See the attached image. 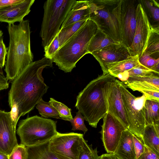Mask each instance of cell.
Listing matches in <instances>:
<instances>
[{"label":"cell","mask_w":159,"mask_h":159,"mask_svg":"<svg viewBox=\"0 0 159 159\" xmlns=\"http://www.w3.org/2000/svg\"><path fill=\"white\" fill-rule=\"evenodd\" d=\"M137 159H159V157L150 149L145 146L143 153Z\"/></svg>","instance_id":"39"},{"label":"cell","mask_w":159,"mask_h":159,"mask_svg":"<svg viewBox=\"0 0 159 159\" xmlns=\"http://www.w3.org/2000/svg\"><path fill=\"white\" fill-rule=\"evenodd\" d=\"M87 20L80 21L60 28L57 35L60 47L75 34L84 25Z\"/></svg>","instance_id":"26"},{"label":"cell","mask_w":159,"mask_h":159,"mask_svg":"<svg viewBox=\"0 0 159 159\" xmlns=\"http://www.w3.org/2000/svg\"><path fill=\"white\" fill-rule=\"evenodd\" d=\"M100 133L107 153H113L120 139L122 133L127 129L111 114L107 113L103 118Z\"/></svg>","instance_id":"11"},{"label":"cell","mask_w":159,"mask_h":159,"mask_svg":"<svg viewBox=\"0 0 159 159\" xmlns=\"http://www.w3.org/2000/svg\"><path fill=\"white\" fill-rule=\"evenodd\" d=\"M139 56H130L127 58L120 61L105 64L107 74L110 73L116 78L119 74L133 68L140 63Z\"/></svg>","instance_id":"20"},{"label":"cell","mask_w":159,"mask_h":159,"mask_svg":"<svg viewBox=\"0 0 159 159\" xmlns=\"http://www.w3.org/2000/svg\"><path fill=\"white\" fill-rule=\"evenodd\" d=\"M34 0H24L22 2L0 9V22L14 24L20 22L30 11Z\"/></svg>","instance_id":"16"},{"label":"cell","mask_w":159,"mask_h":159,"mask_svg":"<svg viewBox=\"0 0 159 159\" xmlns=\"http://www.w3.org/2000/svg\"><path fill=\"white\" fill-rule=\"evenodd\" d=\"M139 61L140 64L151 70L155 65L159 64V58L155 59L144 53L139 58Z\"/></svg>","instance_id":"34"},{"label":"cell","mask_w":159,"mask_h":159,"mask_svg":"<svg viewBox=\"0 0 159 159\" xmlns=\"http://www.w3.org/2000/svg\"><path fill=\"white\" fill-rule=\"evenodd\" d=\"M39 114L45 118H60L59 114L57 110L49 103L42 99L35 106Z\"/></svg>","instance_id":"29"},{"label":"cell","mask_w":159,"mask_h":159,"mask_svg":"<svg viewBox=\"0 0 159 159\" xmlns=\"http://www.w3.org/2000/svg\"><path fill=\"white\" fill-rule=\"evenodd\" d=\"M136 26L133 42L128 49L130 56L138 55L139 58L144 51L151 27L140 2L136 9Z\"/></svg>","instance_id":"10"},{"label":"cell","mask_w":159,"mask_h":159,"mask_svg":"<svg viewBox=\"0 0 159 159\" xmlns=\"http://www.w3.org/2000/svg\"><path fill=\"white\" fill-rule=\"evenodd\" d=\"M98 29L89 19L84 25L56 52L51 60L66 73L71 72L78 61L88 54V47Z\"/></svg>","instance_id":"4"},{"label":"cell","mask_w":159,"mask_h":159,"mask_svg":"<svg viewBox=\"0 0 159 159\" xmlns=\"http://www.w3.org/2000/svg\"><path fill=\"white\" fill-rule=\"evenodd\" d=\"M133 141L136 153V159L143 153L145 145L142 137H139L133 134Z\"/></svg>","instance_id":"36"},{"label":"cell","mask_w":159,"mask_h":159,"mask_svg":"<svg viewBox=\"0 0 159 159\" xmlns=\"http://www.w3.org/2000/svg\"><path fill=\"white\" fill-rule=\"evenodd\" d=\"M139 1L122 0L120 22L121 43L127 48L132 45L136 26V12Z\"/></svg>","instance_id":"12"},{"label":"cell","mask_w":159,"mask_h":159,"mask_svg":"<svg viewBox=\"0 0 159 159\" xmlns=\"http://www.w3.org/2000/svg\"><path fill=\"white\" fill-rule=\"evenodd\" d=\"M119 89L128 124V130L136 136L142 137L145 126L144 105L146 97L143 94L135 97L119 82Z\"/></svg>","instance_id":"8"},{"label":"cell","mask_w":159,"mask_h":159,"mask_svg":"<svg viewBox=\"0 0 159 159\" xmlns=\"http://www.w3.org/2000/svg\"><path fill=\"white\" fill-rule=\"evenodd\" d=\"M83 136L81 134L58 132L49 141V149L59 159H77L84 139Z\"/></svg>","instance_id":"9"},{"label":"cell","mask_w":159,"mask_h":159,"mask_svg":"<svg viewBox=\"0 0 159 159\" xmlns=\"http://www.w3.org/2000/svg\"><path fill=\"white\" fill-rule=\"evenodd\" d=\"M8 80L3 74L2 68L0 67V90L8 88L9 83Z\"/></svg>","instance_id":"40"},{"label":"cell","mask_w":159,"mask_h":159,"mask_svg":"<svg viewBox=\"0 0 159 159\" xmlns=\"http://www.w3.org/2000/svg\"><path fill=\"white\" fill-rule=\"evenodd\" d=\"M52 61L45 57L32 62L12 81L8 102L13 123L32 110L46 93L48 87L44 82L42 72L52 66Z\"/></svg>","instance_id":"1"},{"label":"cell","mask_w":159,"mask_h":159,"mask_svg":"<svg viewBox=\"0 0 159 159\" xmlns=\"http://www.w3.org/2000/svg\"><path fill=\"white\" fill-rule=\"evenodd\" d=\"M0 159H8V156L0 152Z\"/></svg>","instance_id":"43"},{"label":"cell","mask_w":159,"mask_h":159,"mask_svg":"<svg viewBox=\"0 0 159 159\" xmlns=\"http://www.w3.org/2000/svg\"><path fill=\"white\" fill-rule=\"evenodd\" d=\"M49 142L39 145L26 147V159H59L49 151Z\"/></svg>","instance_id":"24"},{"label":"cell","mask_w":159,"mask_h":159,"mask_svg":"<svg viewBox=\"0 0 159 159\" xmlns=\"http://www.w3.org/2000/svg\"><path fill=\"white\" fill-rule=\"evenodd\" d=\"M116 79L109 73L102 74L91 81L77 97L75 106L92 127L96 128L107 112L108 91Z\"/></svg>","instance_id":"2"},{"label":"cell","mask_w":159,"mask_h":159,"mask_svg":"<svg viewBox=\"0 0 159 159\" xmlns=\"http://www.w3.org/2000/svg\"><path fill=\"white\" fill-rule=\"evenodd\" d=\"M8 49V48L6 47L2 39L0 41V67L2 68L5 65Z\"/></svg>","instance_id":"37"},{"label":"cell","mask_w":159,"mask_h":159,"mask_svg":"<svg viewBox=\"0 0 159 159\" xmlns=\"http://www.w3.org/2000/svg\"><path fill=\"white\" fill-rule=\"evenodd\" d=\"M9 43L5 71L8 80L12 81L33 62L30 47L29 21L23 20L18 25L7 26Z\"/></svg>","instance_id":"3"},{"label":"cell","mask_w":159,"mask_h":159,"mask_svg":"<svg viewBox=\"0 0 159 159\" xmlns=\"http://www.w3.org/2000/svg\"><path fill=\"white\" fill-rule=\"evenodd\" d=\"M24 0H0V9L21 3Z\"/></svg>","instance_id":"41"},{"label":"cell","mask_w":159,"mask_h":159,"mask_svg":"<svg viewBox=\"0 0 159 159\" xmlns=\"http://www.w3.org/2000/svg\"><path fill=\"white\" fill-rule=\"evenodd\" d=\"M113 154L120 159H136L133 134L128 129L122 132Z\"/></svg>","instance_id":"18"},{"label":"cell","mask_w":159,"mask_h":159,"mask_svg":"<svg viewBox=\"0 0 159 159\" xmlns=\"http://www.w3.org/2000/svg\"><path fill=\"white\" fill-rule=\"evenodd\" d=\"M77 1L48 0L45 2L40 33L44 49L50 45L57 35L61 25Z\"/></svg>","instance_id":"6"},{"label":"cell","mask_w":159,"mask_h":159,"mask_svg":"<svg viewBox=\"0 0 159 159\" xmlns=\"http://www.w3.org/2000/svg\"><path fill=\"white\" fill-rule=\"evenodd\" d=\"M142 138L145 146L159 157V125L146 126Z\"/></svg>","instance_id":"21"},{"label":"cell","mask_w":159,"mask_h":159,"mask_svg":"<svg viewBox=\"0 0 159 159\" xmlns=\"http://www.w3.org/2000/svg\"><path fill=\"white\" fill-rule=\"evenodd\" d=\"M58 111L61 119L69 121L73 118L71 109L61 102H59L52 98H50L48 102Z\"/></svg>","instance_id":"30"},{"label":"cell","mask_w":159,"mask_h":159,"mask_svg":"<svg viewBox=\"0 0 159 159\" xmlns=\"http://www.w3.org/2000/svg\"><path fill=\"white\" fill-rule=\"evenodd\" d=\"M139 92L144 94L146 100L159 102V91L155 90H141Z\"/></svg>","instance_id":"38"},{"label":"cell","mask_w":159,"mask_h":159,"mask_svg":"<svg viewBox=\"0 0 159 159\" xmlns=\"http://www.w3.org/2000/svg\"><path fill=\"white\" fill-rule=\"evenodd\" d=\"M57 121L35 116L21 120L16 130L20 144L26 147L49 142L57 134Z\"/></svg>","instance_id":"7"},{"label":"cell","mask_w":159,"mask_h":159,"mask_svg":"<svg viewBox=\"0 0 159 159\" xmlns=\"http://www.w3.org/2000/svg\"><path fill=\"white\" fill-rule=\"evenodd\" d=\"M3 33L2 30H0V41L3 39Z\"/></svg>","instance_id":"44"},{"label":"cell","mask_w":159,"mask_h":159,"mask_svg":"<svg viewBox=\"0 0 159 159\" xmlns=\"http://www.w3.org/2000/svg\"><path fill=\"white\" fill-rule=\"evenodd\" d=\"M97 29L89 42L88 50L89 53L100 50L111 44L119 43Z\"/></svg>","instance_id":"22"},{"label":"cell","mask_w":159,"mask_h":159,"mask_svg":"<svg viewBox=\"0 0 159 159\" xmlns=\"http://www.w3.org/2000/svg\"><path fill=\"white\" fill-rule=\"evenodd\" d=\"M90 9L88 0L77 1L70 9L61 28L72 23L89 19Z\"/></svg>","instance_id":"19"},{"label":"cell","mask_w":159,"mask_h":159,"mask_svg":"<svg viewBox=\"0 0 159 159\" xmlns=\"http://www.w3.org/2000/svg\"><path fill=\"white\" fill-rule=\"evenodd\" d=\"M143 53L149 55L155 59L159 58V26H152L151 25L145 48Z\"/></svg>","instance_id":"23"},{"label":"cell","mask_w":159,"mask_h":159,"mask_svg":"<svg viewBox=\"0 0 159 159\" xmlns=\"http://www.w3.org/2000/svg\"><path fill=\"white\" fill-rule=\"evenodd\" d=\"M122 0H88L89 19L98 29L114 41L121 43L120 13Z\"/></svg>","instance_id":"5"},{"label":"cell","mask_w":159,"mask_h":159,"mask_svg":"<svg viewBox=\"0 0 159 159\" xmlns=\"http://www.w3.org/2000/svg\"><path fill=\"white\" fill-rule=\"evenodd\" d=\"M60 48L59 42L57 35L50 45L44 49V57L51 60L56 52Z\"/></svg>","instance_id":"33"},{"label":"cell","mask_w":159,"mask_h":159,"mask_svg":"<svg viewBox=\"0 0 159 159\" xmlns=\"http://www.w3.org/2000/svg\"><path fill=\"white\" fill-rule=\"evenodd\" d=\"M10 112L0 110V152L9 156L18 144Z\"/></svg>","instance_id":"13"},{"label":"cell","mask_w":159,"mask_h":159,"mask_svg":"<svg viewBox=\"0 0 159 159\" xmlns=\"http://www.w3.org/2000/svg\"><path fill=\"white\" fill-rule=\"evenodd\" d=\"M27 152L26 147L23 145H18L8 156V159H26Z\"/></svg>","instance_id":"35"},{"label":"cell","mask_w":159,"mask_h":159,"mask_svg":"<svg viewBox=\"0 0 159 159\" xmlns=\"http://www.w3.org/2000/svg\"><path fill=\"white\" fill-rule=\"evenodd\" d=\"M119 82L116 79L109 87L107 97V113L113 115L128 129L129 125L119 89Z\"/></svg>","instance_id":"14"},{"label":"cell","mask_w":159,"mask_h":159,"mask_svg":"<svg viewBox=\"0 0 159 159\" xmlns=\"http://www.w3.org/2000/svg\"><path fill=\"white\" fill-rule=\"evenodd\" d=\"M159 102L146 100L144 105L145 126L159 125Z\"/></svg>","instance_id":"25"},{"label":"cell","mask_w":159,"mask_h":159,"mask_svg":"<svg viewBox=\"0 0 159 159\" xmlns=\"http://www.w3.org/2000/svg\"><path fill=\"white\" fill-rule=\"evenodd\" d=\"M99 159H120L113 153L103 154L99 156Z\"/></svg>","instance_id":"42"},{"label":"cell","mask_w":159,"mask_h":159,"mask_svg":"<svg viewBox=\"0 0 159 159\" xmlns=\"http://www.w3.org/2000/svg\"><path fill=\"white\" fill-rule=\"evenodd\" d=\"M97 148L93 149L92 144L89 145L84 139L77 159H99Z\"/></svg>","instance_id":"31"},{"label":"cell","mask_w":159,"mask_h":159,"mask_svg":"<svg viewBox=\"0 0 159 159\" xmlns=\"http://www.w3.org/2000/svg\"><path fill=\"white\" fill-rule=\"evenodd\" d=\"M159 74L153 73L144 76L129 77L125 81L121 82L126 88L134 91H159Z\"/></svg>","instance_id":"17"},{"label":"cell","mask_w":159,"mask_h":159,"mask_svg":"<svg viewBox=\"0 0 159 159\" xmlns=\"http://www.w3.org/2000/svg\"><path fill=\"white\" fill-rule=\"evenodd\" d=\"M101 67L103 74H106L105 64L125 59L130 56L128 48L122 43L111 44L91 53Z\"/></svg>","instance_id":"15"},{"label":"cell","mask_w":159,"mask_h":159,"mask_svg":"<svg viewBox=\"0 0 159 159\" xmlns=\"http://www.w3.org/2000/svg\"><path fill=\"white\" fill-rule=\"evenodd\" d=\"M139 2L147 16H148L154 22L159 24V3L154 0H141Z\"/></svg>","instance_id":"27"},{"label":"cell","mask_w":159,"mask_h":159,"mask_svg":"<svg viewBox=\"0 0 159 159\" xmlns=\"http://www.w3.org/2000/svg\"><path fill=\"white\" fill-rule=\"evenodd\" d=\"M153 73L157 74L139 64L130 70L119 74L116 77L119 79L121 82H123L125 81L129 77L144 76Z\"/></svg>","instance_id":"28"},{"label":"cell","mask_w":159,"mask_h":159,"mask_svg":"<svg viewBox=\"0 0 159 159\" xmlns=\"http://www.w3.org/2000/svg\"><path fill=\"white\" fill-rule=\"evenodd\" d=\"M84 118L80 112L78 111L75 116L69 121L72 126V130L73 131L81 130L85 134L88 129L84 123Z\"/></svg>","instance_id":"32"}]
</instances>
